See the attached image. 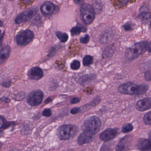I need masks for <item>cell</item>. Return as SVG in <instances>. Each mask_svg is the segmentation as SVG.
<instances>
[{"label":"cell","instance_id":"1","mask_svg":"<svg viewBox=\"0 0 151 151\" xmlns=\"http://www.w3.org/2000/svg\"><path fill=\"white\" fill-rule=\"evenodd\" d=\"M148 89V86L147 85H138L129 82L121 85L118 88V91L122 94L141 95L145 93Z\"/></svg>","mask_w":151,"mask_h":151},{"label":"cell","instance_id":"2","mask_svg":"<svg viewBox=\"0 0 151 151\" xmlns=\"http://www.w3.org/2000/svg\"><path fill=\"white\" fill-rule=\"evenodd\" d=\"M150 48H151L150 43H148L147 41H140L126 49L125 57L129 60H132Z\"/></svg>","mask_w":151,"mask_h":151},{"label":"cell","instance_id":"3","mask_svg":"<svg viewBox=\"0 0 151 151\" xmlns=\"http://www.w3.org/2000/svg\"><path fill=\"white\" fill-rule=\"evenodd\" d=\"M101 126L100 119L95 116H91L86 118L84 121L82 129L83 131L94 135L99 130Z\"/></svg>","mask_w":151,"mask_h":151},{"label":"cell","instance_id":"4","mask_svg":"<svg viewBox=\"0 0 151 151\" xmlns=\"http://www.w3.org/2000/svg\"><path fill=\"white\" fill-rule=\"evenodd\" d=\"M77 126L73 124L61 125L57 130V135L61 140H68L76 136L78 132Z\"/></svg>","mask_w":151,"mask_h":151},{"label":"cell","instance_id":"5","mask_svg":"<svg viewBox=\"0 0 151 151\" xmlns=\"http://www.w3.org/2000/svg\"><path fill=\"white\" fill-rule=\"evenodd\" d=\"M82 20L85 24H91L95 18V13L93 7L87 3L83 4L80 9Z\"/></svg>","mask_w":151,"mask_h":151},{"label":"cell","instance_id":"6","mask_svg":"<svg viewBox=\"0 0 151 151\" xmlns=\"http://www.w3.org/2000/svg\"><path fill=\"white\" fill-rule=\"evenodd\" d=\"M34 37L33 32L29 29L21 31L17 35V43L19 46H24L30 43Z\"/></svg>","mask_w":151,"mask_h":151},{"label":"cell","instance_id":"7","mask_svg":"<svg viewBox=\"0 0 151 151\" xmlns=\"http://www.w3.org/2000/svg\"><path fill=\"white\" fill-rule=\"evenodd\" d=\"M38 11V9L37 7H33L22 12L16 17L15 23L16 24H19L29 21L37 14Z\"/></svg>","mask_w":151,"mask_h":151},{"label":"cell","instance_id":"8","mask_svg":"<svg viewBox=\"0 0 151 151\" xmlns=\"http://www.w3.org/2000/svg\"><path fill=\"white\" fill-rule=\"evenodd\" d=\"M44 93L40 90L32 91L29 94L27 98L28 104L32 106H36L40 105L43 101Z\"/></svg>","mask_w":151,"mask_h":151},{"label":"cell","instance_id":"9","mask_svg":"<svg viewBox=\"0 0 151 151\" xmlns=\"http://www.w3.org/2000/svg\"><path fill=\"white\" fill-rule=\"evenodd\" d=\"M118 133V129H108L100 133L99 138L101 140L104 141H108L113 139Z\"/></svg>","mask_w":151,"mask_h":151},{"label":"cell","instance_id":"10","mask_svg":"<svg viewBox=\"0 0 151 151\" xmlns=\"http://www.w3.org/2000/svg\"><path fill=\"white\" fill-rule=\"evenodd\" d=\"M55 9V6L50 1H45L40 6V11L44 15L50 16L52 14Z\"/></svg>","mask_w":151,"mask_h":151},{"label":"cell","instance_id":"11","mask_svg":"<svg viewBox=\"0 0 151 151\" xmlns=\"http://www.w3.org/2000/svg\"><path fill=\"white\" fill-rule=\"evenodd\" d=\"M151 100L150 98H145L139 101L136 105L137 110L144 111L151 108Z\"/></svg>","mask_w":151,"mask_h":151},{"label":"cell","instance_id":"12","mask_svg":"<svg viewBox=\"0 0 151 151\" xmlns=\"http://www.w3.org/2000/svg\"><path fill=\"white\" fill-rule=\"evenodd\" d=\"M28 76L29 78L32 80H39L43 77L44 72L39 67H33L29 70Z\"/></svg>","mask_w":151,"mask_h":151},{"label":"cell","instance_id":"13","mask_svg":"<svg viewBox=\"0 0 151 151\" xmlns=\"http://www.w3.org/2000/svg\"><path fill=\"white\" fill-rule=\"evenodd\" d=\"M93 139V135L85 132L83 131L79 135L78 139V143L79 145H83L91 142Z\"/></svg>","mask_w":151,"mask_h":151},{"label":"cell","instance_id":"14","mask_svg":"<svg viewBox=\"0 0 151 151\" xmlns=\"http://www.w3.org/2000/svg\"><path fill=\"white\" fill-rule=\"evenodd\" d=\"M11 52V48L9 45L0 48V65L7 60Z\"/></svg>","mask_w":151,"mask_h":151},{"label":"cell","instance_id":"15","mask_svg":"<svg viewBox=\"0 0 151 151\" xmlns=\"http://www.w3.org/2000/svg\"><path fill=\"white\" fill-rule=\"evenodd\" d=\"M137 148L141 151L151 150V140L145 138L139 139L137 145Z\"/></svg>","mask_w":151,"mask_h":151},{"label":"cell","instance_id":"16","mask_svg":"<svg viewBox=\"0 0 151 151\" xmlns=\"http://www.w3.org/2000/svg\"><path fill=\"white\" fill-rule=\"evenodd\" d=\"M129 137L128 136L124 137L122 139L120 142L116 145V151H123V150H126L127 147L129 146Z\"/></svg>","mask_w":151,"mask_h":151},{"label":"cell","instance_id":"17","mask_svg":"<svg viewBox=\"0 0 151 151\" xmlns=\"http://www.w3.org/2000/svg\"><path fill=\"white\" fill-rule=\"evenodd\" d=\"M138 17L143 23L145 24H147L148 22H150L151 14H150V12L145 11V12H143L140 13Z\"/></svg>","mask_w":151,"mask_h":151},{"label":"cell","instance_id":"18","mask_svg":"<svg viewBox=\"0 0 151 151\" xmlns=\"http://www.w3.org/2000/svg\"><path fill=\"white\" fill-rule=\"evenodd\" d=\"M93 8L95 13L97 14H100L103 8L101 0H93Z\"/></svg>","mask_w":151,"mask_h":151},{"label":"cell","instance_id":"19","mask_svg":"<svg viewBox=\"0 0 151 151\" xmlns=\"http://www.w3.org/2000/svg\"><path fill=\"white\" fill-rule=\"evenodd\" d=\"M87 31V29L85 27L82 26H76L73 27L71 29L70 32L72 36L79 35L81 32H84Z\"/></svg>","mask_w":151,"mask_h":151},{"label":"cell","instance_id":"20","mask_svg":"<svg viewBox=\"0 0 151 151\" xmlns=\"http://www.w3.org/2000/svg\"><path fill=\"white\" fill-rule=\"evenodd\" d=\"M112 39V35L110 32H106L101 37L100 42L101 44H107L111 41Z\"/></svg>","mask_w":151,"mask_h":151},{"label":"cell","instance_id":"21","mask_svg":"<svg viewBox=\"0 0 151 151\" xmlns=\"http://www.w3.org/2000/svg\"><path fill=\"white\" fill-rule=\"evenodd\" d=\"M55 35L62 43H65L68 39V35L67 33H63L61 32L57 31L55 32Z\"/></svg>","mask_w":151,"mask_h":151},{"label":"cell","instance_id":"22","mask_svg":"<svg viewBox=\"0 0 151 151\" xmlns=\"http://www.w3.org/2000/svg\"><path fill=\"white\" fill-rule=\"evenodd\" d=\"M131 1L132 0H116L115 3V6L119 8L124 7L129 4Z\"/></svg>","mask_w":151,"mask_h":151},{"label":"cell","instance_id":"23","mask_svg":"<svg viewBox=\"0 0 151 151\" xmlns=\"http://www.w3.org/2000/svg\"><path fill=\"white\" fill-rule=\"evenodd\" d=\"M93 63V58L91 55H86L83 59V64L84 66H89Z\"/></svg>","mask_w":151,"mask_h":151},{"label":"cell","instance_id":"24","mask_svg":"<svg viewBox=\"0 0 151 151\" xmlns=\"http://www.w3.org/2000/svg\"><path fill=\"white\" fill-rule=\"evenodd\" d=\"M133 127L132 124L130 123H127L124 124L122 127V132L123 133H127L132 131Z\"/></svg>","mask_w":151,"mask_h":151},{"label":"cell","instance_id":"25","mask_svg":"<svg viewBox=\"0 0 151 151\" xmlns=\"http://www.w3.org/2000/svg\"><path fill=\"white\" fill-rule=\"evenodd\" d=\"M151 112L147 113L143 117V122L146 125L151 124Z\"/></svg>","mask_w":151,"mask_h":151},{"label":"cell","instance_id":"26","mask_svg":"<svg viewBox=\"0 0 151 151\" xmlns=\"http://www.w3.org/2000/svg\"><path fill=\"white\" fill-rule=\"evenodd\" d=\"M70 67L73 70H77L79 69L80 67V62L77 60H74L71 63Z\"/></svg>","mask_w":151,"mask_h":151},{"label":"cell","instance_id":"27","mask_svg":"<svg viewBox=\"0 0 151 151\" xmlns=\"http://www.w3.org/2000/svg\"><path fill=\"white\" fill-rule=\"evenodd\" d=\"M90 36L86 34L84 37H81L80 38V42L83 44H87L90 41Z\"/></svg>","mask_w":151,"mask_h":151},{"label":"cell","instance_id":"28","mask_svg":"<svg viewBox=\"0 0 151 151\" xmlns=\"http://www.w3.org/2000/svg\"><path fill=\"white\" fill-rule=\"evenodd\" d=\"M108 52L109 54H108V56H109V55L111 56L114 53V48L112 46H107L105 49V53Z\"/></svg>","mask_w":151,"mask_h":151},{"label":"cell","instance_id":"29","mask_svg":"<svg viewBox=\"0 0 151 151\" xmlns=\"http://www.w3.org/2000/svg\"><path fill=\"white\" fill-rule=\"evenodd\" d=\"M42 114L44 116H47V117L51 116L52 114V110L50 109H45L43 111Z\"/></svg>","mask_w":151,"mask_h":151},{"label":"cell","instance_id":"30","mask_svg":"<svg viewBox=\"0 0 151 151\" xmlns=\"http://www.w3.org/2000/svg\"><path fill=\"white\" fill-rule=\"evenodd\" d=\"M123 28L126 31H130L132 30V26L128 22L124 24Z\"/></svg>","mask_w":151,"mask_h":151},{"label":"cell","instance_id":"31","mask_svg":"<svg viewBox=\"0 0 151 151\" xmlns=\"http://www.w3.org/2000/svg\"><path fill=\"white\" fill-rule=\"evenodd\" d=\"M6 122L3 116H0V129L3 128L6 125Z\"/></svg>","mask_w":151,"mask_h":151},{"label":"cell","instance_id":"32","mask_svg":"<svg viewBox=\"0 0 151 151\" xmlns=\"http://www.w3.org/2000/svg\"><path fill=\"white\" fill-rule=\"evenodd\" d=\"M145 79L147 81H150L151 79V71L150 70H147L146 71L145 74Z\"/></svg>","mask_w":151,"mask_h":151},{"label":"cell","instance_id":"33","mask_svg":"<svg viewBox=\"0 0 151 151\" xmlns=\"http://www.w3.org/2000/svg\"><path fill=\"white\" fill-rule=\"evenodd\" d=\"M80 100H81V98L75 97V98H72L70 100V102L71 104H76L80 102Z\"/></svg>","mask_w":151,"mask_h":151},{"label":"cell","instance_id":"34","mask_svg":"<svg viewBox=\"0 0 151 151\" xmlns=\"http://www.w3.org/2000/svg\"><path fill=\"white\" fill-rule=\"evenodd\" d=\"M24 98V93L23 92L20 93L19 94L17 95L15 99L17 100L20 101L22 100Z\"/></svg>","mask_w":151,"mask_h":151},{"label":"cell","instance_id":"35","mask_svg":"<svg viewBox=\"0 0 151 151\" xmlns=\"http://www.w3.org/2000/svg\"><path fill=\"white\" fill-rule=\"evenodd\" d=\"M79 111V108H73V109L70 110V114H77Z\"/></svg>","mask_w":151,"mask_h":151},{"label":"cell","instance_id":"36","mask_svg":"<svg viewBox=\"0 0 151 151\" xmlns=\"http://www.w3.org/2000/svg\"><path fill=\"white\" fill-rule=\"evenodd\" d=\"M0 101L6 103H8L10 101V99L9 98H6V97H3L1 99H0Z\"/></svg>","mask_w":151,"mask_h":151},{"label":"cell","instance_id":"37","mask_svg":"<svg viewBox=\"0 0 151 151\" xmlns=\"http://www.w3.org/2000/svg\"><path fill=\"white\" fill-rule=\"evenodd\" d=\"M74 1L76 4L78 5H82L84 3V0H74Z\"/></svg>","mask_w":151,"mask_h":151},{"label":"cell","instance_id":"38","mask_svg":"<svg viewBox=\"0 0 151 151\" xmlns=\"http://www.w3.org/2000/svg\"><path fill=\"white\" fill-rule=\"evenodd\" d=\"M1 84H2L3 86H5V87H9L10 85V83L9 81H7V82H4Z\"/></svg>","mask_w":151,"mask_h":151},{"label":"cell","instance_id":"39","mask_svg":"<svg viewBox=\"0 0 151 151\" xmlns=\"http://www.w3.org/2000/svg\"><path fill=\"white\" fill-rule=\"evenodd\" d=\"M4 34H5V33L4 32L2 33V35H1V37L0 38V46H1V44H2V41H3V39L4 38Z\"/></svg>","mask_w":151,"mask_h":151},{"label":"cell","instance_id":"40","mask_svg":"<svg viewBox=\"0 0 151 151\" xmlns=\"http://www.w3.org/2000/svg\"><path fill=\"white\" fill-rule=\"evenodd\" d=\"M32 1V0H23V3L24 5H27V4L30 3Z\"/></svg>","mask_w":151,"mask_h":151},{"label":"cell","instance_id":"41","mask_svg":"<svg viewBox=\"0 0 151 151\" xmlns=\"http://www.w3.org/2000/svg\"><path fill=\"white\" fill-rule=\"evenodd\" d=\"M51 101V99H50V98H48V99L45 101V103L47 104V103H49Z\"/></svg>","mask_w":151,"mask_h":151},{"label":"cell","instance_id":"42","mask_svg":"<svg viewBox=\"0 0 151 151\" xmlns=\"http://www.w3.org/2000/svg\"><path fill=\"white\" fill-rule=\"evenodd\" d=\"M3 23L2 22H1V20H0V27H2L3 26Z\"/></svg>","mask_w":151,"mask_h":151},{"label":"cell","instance_id":"43","mask_svg":"<svg viewBox=\"0 0 151 151\" xmlns=\"http://www.w3.org/2000/svg\"><path fill=\"white\" fill-rule=\"evenodd\" d=\"M2 33H1V30L0 29V38L1 37V35H2Z\"/></svg>","mask_w":151,"mask_h":151},{"label":"cell","instance_id":"44","mask_svg":"<svg viewBox=\"0 0 151 151\" xmlns=\"http://www.w3.org/2000/svg\"><path fill=\"white\" fill-rule=\"evenodd\" d=\"M1 142H0V148H1Z\"/></svg>","mask_w":151,"mask_h":151},{"label":"cell","instance_id":"45","mask_svg":"<svg viewBox=\"0 0 151 151\" xmlns=\"http://www.w3.org/2000/svg\"><path fill=\"white\" fill-rule=\"evenodd\" d=\"M9 1H14V0H9Z\"/></svg>","mask_w":151,"mask_h":151}]
</instances>
